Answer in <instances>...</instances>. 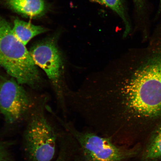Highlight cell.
Listing matches in <instances>:
<instances>
[{"mask_svg": "<svg viewBox=\"0 0 161 161\" xmlns=\"http://www.w3.org/2000/svg\"><path fill=\"white\" fill-rule=\"evenodd\" d=\"M8 152L5 146L0 142V161H10Z\"/></svg>", "mask_w": 161, "mask_h": 161, "instance_id": "12", "label": "cell"}, {"mask_svg": "<svg viewBox=\"0 0 161 161\" xmlns=\"http://www.w3.org/2000/svg\"><path fill=\"white\" fill-rule=\"evenodd\" d=\"M5 2L13 11L31 18L43 15L47 8L44 0H5Z\"/></svg>", "mask_w": 161, "mask_h": 161, "instance_id": "7", "label": "cell"}, {"mask_svg": "<svg viewBox=\"0 0 161 161\" xmlns=\"http://www.w3.org/2000/svg\"><path fill=\"white\" fill-rule=\"evenodd\" d=\"M68 152L67 149H62L61 153L59 154V157L55 161H70V160L73 158L74 157L70 159V158L73 155V154L69 151Z\"/></svg>", "mask_w": 161, "mask_h": 161, "instance_id": "11", "label": "cell"}, {"mask_svg": "<svg viewBox=\"0 0 161 161\" xmlns=\"http://www.w3.org/2000/svg\"><path fill=\"white\" fill-rule=\"evenodd\" d=\"M14 33L22 43L26 45L32 38L47 31L46 28L16 19L13 28Z\"/></svg>", "mask_w": 161, "mask_h": 161, "instance_id": "8", "label": "cell"}, {"mask_svg": "<svg viewBox=\"0 0 161 161\" xmlns=\"http://www.w3.org/2000/svg\"><path fill=\"white\" fill-rule=\"evenodd\" d=\"M146 158L149 160L161 159V125L155 132L147 148Z\"/></svg>", "mask_w": 161, "mask_h": 161, "instance_id": "9", "label": "cell"}, {"mask_svg": "<svg viewBox=\"0 0 161 161\" xmlns=\"http://www.w3.org/2000/svg\"><path fill=\"white\" fill-rule=\"evenodd\" d=\"M30 100L20 84L0 76V112L9 123L19 120L29 109Z\"/></svg>", "mask_w": 161, "mask_h": 161, "instance_id": "6", "label": "cell"}, {"mask_svg": "<svg viewBox=\"0 0 161 161\" xmlns=\"http://www.w3.org/2000/svg\"><path fill=\"white\" fill-rule=\"evenodd\" d=\"M102 4L110 8L122 18L125 25L123 37H126L130 33L131 27L126 17L122 0H102Z\"/></svg>", "mask_w": 161, "mask_h": 161, "instance_id": "10", "label": "cell"}, {"mask_svg": "<svg viewBox=\"0 0 161 161\" xmlns=\"http://www.w3.org/2000/svg\"><path fill=\"white\" fill-rule=\"evenodd\" d=\"M160 3L161 5V0H160Z\"/></svg>", "mask_w": 161, "mask_h": 161, "instance_id": "15", "label": "cell"}, {"mask_svg": "<svg viewBox=\"0 0 161 161\" xmlns=\"http://www.w3.org/2000/svg\"><path fill=\"white\" fill-rule=\"evenodd\" d=\"M145 52L117 58L91 80L92 109L119 134L132 121L161 117V22Z\"/></svg>", "mask_w": 161, "mask_h": 161, "instance_id": "1", "label": "cell"}, {"mask_svg": "<svg viewBox=\"0 0 161 161\" xmlns=\"http://www.w3.org/2000/svg\"><path fill=\"white\" fill-rule=\"evenodd\" d=\"M90 1L102 4V0H90Z\"/></svg>", "mask_w": 161, "mask_h": 161, "instance_id": "14", "label": "cell"}, {"mask_svg": "<svg viewBox=\"0 0 161 161\" xmlns=\"http://www.w3.org/2000/svg\"><path fill=\"white\" fill-rule=\"evenodd\" d=\"M133 1L138 13H144L146 8V0H133Z\"/></svg>", "mask_w": 161, "mask_h": 161, "instance_id": "13", "label": "cell"}, {"mask_svg": "<svg viewBox=\"0 0 161 161\" xmlns=\"http://www.w3.org/2000/svg\"><path fill=\"white\" fill-rule=\"evenodd\" d=\"M67 128L79 148L81 161H126L136 155L138 149L127 148L96 132Z\"/></svg>", "mask_w": 161, "mask_h": 161, "instance_id": "3", "label": "cell"}, {"mask_svg": "<svg viewBox=\"0 0 161 161\" xmlns=\"http://www.w3.org/2000/svg\"><path fill=\"white\" fill-rule=\"evenodd\" d=\"M30 53L36 66L45 72L56 88L60 100H64L63 57L55 40L50 38L36 44Z\"/></svg>", "mask_w": 161, "mask_h": 161, "instance_id": "5", "label": "cell"}, {"mask_svg": "<svg viewBox=\"0 0 161 161\" xmlns=\"http://www.w3.org/2000/svg\"><path fill=\"white\" fill-rule=\"evenodd\" d=\"M57 140L55 130L43 113L32 116L25 135L26 150L30 161H50L55 156Z\"/></svg>", "mask_w": 161, "mask_h": 161, "instance_id": "4", "label": "cell"}, {"mask_svg": "<svg viewBox=\"0 0 161 161\" xmlns=\"http://www.w3.org/2000/svg\"><path fill=\"white\" fill-rule=\"evenodd\" d=\"M25 46L0 16V66L19 84L36 86L40 81V74Z\"/></svg>", "mask_w": 161, "mask_h": 161, "instance_id": "2", "label": "cell"}]
</instances>
